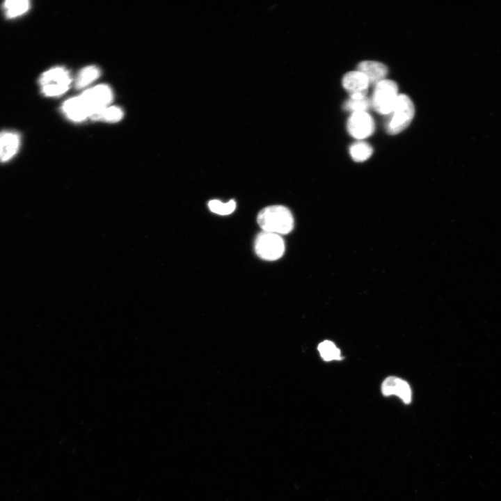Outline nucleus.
Wrapping results in <instances>:
<instances>
[{
	"mask_svg": "<svg viewBox=\"0 0 501 501\" xmlns=\"http://www.w3.org/2000/svg\"><path fill=\"white\" fill-rule=\"evenodd\" d=\"M257 223L264 232L274 234H287L294 228V218L291 212L282 205L264 207L258 214Z\"/></svg>",
	"mask_w": 501,
	"mask_h": 501,
	"instance_id": "1",
	"label": "nucleus"
},
{
	"mask_svg": "<svg viewBox=\"0 0 501 501\" xmlns=\"http://www.w3.org/2000/svg\"><path fill=\"white\" fill-rule=\"evenodd\" d=\"M415 114L412 100L405 94H399L395 105L388 114L385 129L389 134H397L411 124Z\"/></svg>",
	"mask_w": 501,
	"mask_h": 501,
	"instance_id": "2",
	"label": "nucleus"
},
{
	"mask_svg": "<svg viewBox=\"0 0 501 501\" xmlns=\"http://www.w3.org/2000/svg\"><path fill=\"white\" fill-rule=\"evenodd\" d=\"M72 79L64 67H54L44 72L39 79L41 92L47 97H56L65 93L69 88Z\"/></svg>",
	"mask_w": 501,
	"mask_h": 501,
	"instance_id": "3",
	"label": "nucleus"
},
{
	"mask_svg": "<svg viewBox=\"0 0 501 501\" xmlns=\"http://www.w3.org/2000/svg\"><path fill=\"white\" fill-rule=\"evenodd\" d=\"M398 95L396 82L384 79L375 86L371 104L379 113L388 115L393 109Z\"/></svg>",
	"mask_w": 501,
	"mask_h": 501,
	"instance_id": "4",
	"label": "nucleus"
},
{
	"mask_svg": "<svg viewBox=\"0 0 501 501\" xmlns=\"http://www.w3.org/2000/svg\"><path fill=\"white\" fill-rule=\"evenodd\" d=\"M79 96L87 106L89 118L93 120H100L102 112L113 100L111 88L104 84L90 88Z\"/></svg>",
	"mask_w": 501,
	"mask_h": 501,
	"instance_id": "5",
	"label": "nucleus"
},
{
	"mask_svg": "<svg viewBox=\"0 0 501 501\" xmlns=\"http://www.w3.org/2000/svg\"><path fill=\"white\" fill-rule=\"evenodd\" d=\"M255 250L260 258L273 261L283 256L285 244L279 234L263 231L256 237Z\"/></svg>",
	"mask_w": 501,
	"mask_h": 501,
	"instance_id": "6",
	"label": "nucleus"
},
{
	"mask_svg": "<svg viewBox=\"0 0 501 501\" xmlns=\"http://www.w3.org/2000/svg\"><path fill=\"white\" fill-rule=\"evenodd\" d=\"M349 134L356 139H364L374 131V122L367 112L352 113L347 124Z\"/></svg>",
	"mask_w": 501,
	"mask_h": 501,
	"instance_id": "7",
	"label": "nucleus"
},
{
	"mask_svg": "<svg viewBox=\"0 0 501 501\" xmlns=\"http://www.w3.org/2000/svg\"><path fill=\"white\" fill-rule=\"evenodd\" d=\"M381 392L385 396L396 395L405 404L411 401L412 392L409 384L395 376H389L384 380L381 385Z\"/></svg>",
	"mask_w": 501,
	"mask_h": 501,
	"instance_id": "8",
	"label": "nucleus"
},
{
	"mask_svg": "<svg viewBox=\"0 0 501 501\" xmlns=\"http://www.w3.org/2000/svg\"><path fill=\"white\" fill-rule=\"evenodd\" d=\"M342 83L350 97L366 95L369 86L366 76L358 70L346 73L342 78Z\"/></svg>",
	"mask_w": 501,
	"mask_h": 501,
	"instance_id": "9",
	"label": "nucleus"
},
{
	"mask_svg": "<svg viewBox=\"0 0 501 501\" xmlns=\"http://www.w3.org/2000/svg\"><path fill=\"white\" fill-rule=\"evenodd\" d=\"M21 144L20 135L12 131L0 132V161L11 159L18 152Z\"/></svg>",
	"mask_w": 501,
	"mask_h": 501,
	"instance_id": "10",
	"label": "nucleus"
},
{
	"mask_svg": "<svg viewBox=\"0 0 501 501\" xmlns=\"http://www.w3.org/2000/svg\"><path fill=\"white\" fill-rule=\"evenodd\" d=\"M357 70L366 76L369 85L374 86L385 79L388 72L385 65L374 61H361L357 65Z\"/></svg>",
	"mask_w": 501,
	"mask_h": 501,
	"instance_id": "11",
	"label": "nucleus"
},
{
	"mask_svg": "<svg viewBox=\"0 0 501 501\" xmlns=\"http://www.w3.org/2000/svg\"><path fill=\"white\" fill-rule=\"evenodd\" d=\"M65 116L74 122H80L89 118V112L80 96L67 100L62 105Z\"/></svg>",
	"mask_w": 501,
	"mask_h": 501,
	"instance_id": "12",
	"label": "nucleus"
},
{
	"mask_svg": "<svg viewBox=\"0 0 501 501\" xmlns=\"http://www.w3.org/2000/svg\"><path fill=\"white\" fill-rule=\"evenodd\" d=\"M28 0H7L3 3V8L7 17L13 18L22 15L30 8Z\"/></svg>",
	"mask_w": 501,
	"mask_h": 501,
	"instance_id": "13",
	"label": "nucleus"
},
{
	"mask_svg": "<svg viewBox=\"0 0 501 501\" xmlns=\"http://www.w3.org/2000/svg\"><path fill=\"white\" fill-rule=\"evenodd\" d=\"M100 75V69L95 65H90L83 68L75 79V87L83 88L95 81Z\"/></svg>",
	"mask_w": 501,
	"mask_h": 501,
	"instance_id": "14",
	"label": "nucleus"
},
{
	"mask_svg": "<svg viewBox=\"0 0 501 501\" xmlns=\"http://www.w3.org/2000/svg\"><path fill=\"white\" fill-rule=\"evenodd\" d=\"M372 146L366 142H356L350 146L349 153L353 161L363 162L368 159L372 154Z\"/></svg>",
	"mask_w": 501,
	"mask_h": 501,
	"instance_id": "15",
	"label": "nucleus"
},
{
	"mask_svg": "<svg viewBox=\"0 0 501 501\" xmlns=\"http://www.w3.org/2000/svg\"><path fill=\"white\" fill-rule=\"evenodd\" d=\"M321 358L326 361L341 360L340 350L330 340H324L318 345Z\"/></svg>",
	"mask_w": 501,
	"mask_h": 501,
	"instance_id": "16",
	"label": "nucleus"
},
{
	"mask_svg": "<svg viewBox=\"0 0 501 501\" xmlns=\"http://www.w3.org/2000/svg\"><path fill=\"white\" fill-rule=\"evenodd\" d=\"M372 106L371 100L367 97H349L343 104V108L347 111L355 112H366V111Z\"/></svg>",
	"mask_w": 501,
	"mask_h": 501,
	"instance_id": "17",
	"label": "nucleus"
},
{
	"mask_svg": "<svg viewBox=\"0 0 501 501\" xmlns=\"http://www.w3.org/2000/svg\"><path fill=\"white\" fill-rule=\"evenodd\" d=\"M209 209L219 215H228L234 212L236 204L234 200L223 203L218 200H212L208 203Z\"/></svg>",
	"mask_w": 501,
	"mask_h": 501,
	"instance_id": "18",
	"label": "nucleus"
},
{
	"mask_svg": "<svg viewBox=\"0 0 501 501\" xmlns=\"http://www.w3.org/2000/svg\"><path fill=\"white\" fill-rule=\"evenodd\" d=\"M123 116L122 110L118 106H107L101 113L100 119L109 122L120 121Z\"/></svg>",
	"mask_w": 501,
	"mask_h": 501,
	"instance_id": "19",
	"label": "nucleus"
}]
</instances>
